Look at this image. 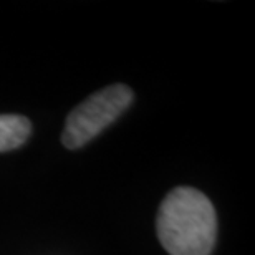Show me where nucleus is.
<instances>
[{
  "instance_id": "nucleus-1",
  "label": "nucleus",
  "mask_w": 255,
  "mask_h": 255,
  "mask_svg": "<svg viewBox=\"0 0 255 255\" xmlns=\"http://www.w3.org/2000/svg\"><path fill=\"white\" fill-rule=\"evenodd\" d=\"M157 237L169 255H211L217 236V216L206 194L176 187L157 212Z\"/></svg>"
},
{
  "instance_id": "nucleus-2",
  "label": "nucleus",
  "mask_w": 255,
  "mask_h": 255,
  "mask_svg": "<svg viewBox=\"0 0 255 255\" xmlns=\"http://www.w3.org/2000/svg\"><path fill=\"white\" fill-rule=\"evenodd\" d=\"M132 103V91L126 85H111L86 98L66 118L62 142L78 149L106 129Z\"/></svg>"
},
{
  "instance_id": "nucleus-3",
  "label": "nucleus",
  "mask_w": 255,
  "mask_h": 255,
  "mask_svg": "<svg viewBox=\"0 0 255 255\" xmlns=\"http://www.w3.org/2000/svg\"><path fill=\"white\" fill-rule=\"evenodd\" d=\"M32 132V123L20 115H0V152L17 149Z\"/></svg>"
}]
</instances>
